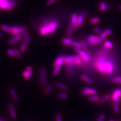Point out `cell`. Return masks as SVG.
I'll return each instance as SVG.
<instances>
[{
    "mask_svg": "<svg viewBox=\"0 0 121 121\" xmlns=\"http://www.w3.org/2000/svg\"><path fill=\"white\" fill-rule=\"evenodd\" d=\"M47 81L46 78V69L45 68L43 67L41 70V83L42 85H45Z\"/></svg>",
    "mask_w": 121,
    "mask_h": 121,
    "instance_id": "11",
    "label": "cell"
},
{
    "mask_svg": "<svg viewBox=\"0 0 121 121\" xmlns=\"http://www.w3.org/2000/svg\"><path fill=\"white\" fill-rule=\"evenodd\" d=\"M117 84H118V85L121 84V78L120 79V80L118 82H117Z\"/></svg>",
    "mask_w": 121,
    "mask_h": 121,
    "instance_id": "47",
    "label": "cell"
},
{
    "mask_svg": "<svg viewBox=\"0 0 121 121\" xmlns=\"http://www.w3.org/2000/svg\"><path fill=\"white\" fill-rule=\"evenodd\" d=\"M112 7V5L110 4H107V9H110Z\"/></svg>",
    "mask_w": 121,
    "mask_h": 121,
    "instance_id": "45",
    "label": "cell"
},
{
    "mask_svg": "<svg viewBox=\"0 0 121 121\" xmlns=\"http://www.w3.org/2000/svg\"><path fill=\"white\" fill-rule=\"evenodd\" d=\"M77 19H78V16L76 13H73L71 16V18L70 22H72L73 24L74 23L77 22Z\"/></svg>",
    "mask_w": 121,
    "mask_h": 121,
    "instance_id": "23",
    "label": "cell"
},
{
    "mask_svg": "<svg viewBox=\"0 0 121 121\" xmlns=\"http://www.w3.org/2000/svg\"><path fill=\"white\" fill-rule=\"evenodd\" d=\"M31 72H32V67L31 66H28L26 67V69L23 71L22 74L23 77L26 79H30L31 76Z\"/></svg>",
    "mask_w": 121,
    "mask_h": 121,
    "instance_id": "9",
    "label": "cell"
},
{
    "mask_svg": "<svg viewBox=\"0 0 121 121\" xmlns=\"http://www.w3.org/2000/svg\"><path fill=\"white\" fill-rule=\"evenodd\" d=\"M0 121H1V120H0Z\"/></svg>",
    "mask_w": 121,
    "mask_h": 121,
    "instance_id": "51",
    "label": "cell"
},
{
    "mask_svg": "<svg viewBox=\"0 0 121 121\" xmlns=\"http://www.w3.org/2000/svg\"><path fill=\"white\" fill-rule=\"evenodd\" d=\"M56 86L60 87V88L64 90H68V87L66 86V85H64L63 83H61L60 82H57L56 84Z\"/></svg>",
    "mask_w": 121,
    "mask_h": 121,
    "instance_id": "24",
    "label": "cell"
},
{
    "mask_svg": "<svg viewBox=\"0 0 121 121\" xmlns=\"http://www.w3.org/2000/svg\"><path fill=\"white\" fill-rule=\"evenodd\" d=\"M105 118V116L104 114H101L99 116L96 121H104Z\"/></svg>",
    "mask_w": 121,
    "mask_h": 121,
    "instance_id": "37",
    "label": "cell"
},
{
    "mask_svg": "<svg viewBox=\"0 0 121 121\" xmlns=\"http://www.w3.org/2000/svg\"><path fill=\"white\" fill-rule=\"evenodd\" d=\"M105 31L106 32V33L108 34V35H111L113 33V31L112 30H111L110 29H106V30H105Z\"/></svg>",
    "mask_w": 121,
    "mask_h": 121,
    "instance_id": "41",
    "label": "cell"
},
{
    "mask_svg": "<svg viewBox=\"0 0 121 121\" xmlns=\"http://www.w3.org/2000/svg\"><path fill=\"white\" fill-rule=\"evenodd\" d=\"M99 8L100 10L101 11H105L106 10L107 8V4L104 1H101L99 4Z\"/></svg>",
    "mask_w": 121,
    "mask_h": 121,
    "instance_id": "18",
    "label": "cell"
},
{
    "mask_svg": "<svg viewBox=\"0 0 121 121\" xmlns=\"http://www.w3.org/2000/svg\"><path fill=\"white\" fill-rule=\"evenodd\" d=\"M73 28L74 27H73V23L71 22H70V24H69V26L68 27L67 32V34L68 36H70L72 34V33L73 30Z\"/></svg>",
    "mask_w": 121,
    "mask_h": 121,
    "instance_id": "19",
    "label": "cell"
},
{
    "mask_svg": "<svg viewBox=\"0 0 121 121\" xmlns=\"http://www.w3.org/2000/svg\"><path fill=\"white\" fill-rule=\"evenodd\" d=\"M114 112H116V113H118L119 112V107L118 104V103H117L116 102H114L112 104Z\"/></svg>",
    "mask_w": 121,
    "mask_h": 121,
    "instance_id": "28",
    "label": "cell"
},
{
    "mask_svg": "<svg viewBox=\"0 0 121 121\" xmlns=\"http://www.w3.org/2000/svg\"><path fill=\"white\" fill-rule=\"evenodd\" d=\"M58 0H56V1H58Z\"/></svg>",
    "mask_w": 121,
    "mask_h": 121,
    "instance_id": "50",
    "label": "cell"
},
{
    "mask_svg": "<svg viewBox=\"0 0 121 121\" xmlns=\"http://www.w3.org/2000/svg\"><path fill=\"white\" fill-rule=\"evenodd\" d=\"M56 121H62L61 116L60 114L58 113L56 115Z\"/></svg>",
    "mask_w": 121,
    "mask_h": 121,
    "instance_id": "42",
    "label": "cell"
},
{
    "mask_svg": "<svg viewBox=\"0 0 121 121\" xmlns=\"http://www.w3.org/2000/svg\"><path fill=\"white\" fill-rule=\"evenodd\" d=\"M109 121H113V120H112V119H111V120H109Z\"/></svg>",
    "mask_w": 121,
    "mask_h": 121,
    "instance_id": "49",
    "label": "cell"
},
{
    "mask_svg": "<svg viewBox=\"0 0 121 121\" xmlns=\"http://www.w3.org/2000/svg\"><path fill=\"white\" fill-rule=\"evenodd\" d=\"M81 56L79 55H74V56H70L65 57L64 62L65 63H72L74 61L80 59Z\"/></svg>",
    "mask_w": 121,
    "mask_h": 121,
    "instance_id": "10",
    "label": "cell"
},
{
    "mask_svg": "<svg viewBox=\"0 0 121 121\" xmlns=\"http://www.w3.org/2000/svg\"><path fill=\"white\" fill-rule=\"evenodd\" d=\"M83 17H82L81 16V15H79L78 16V19H77V22H78V24L79 26H82V22L83 21Z\"/></svg>",
    "mask_w": 121,
    "mask_h": 121,
    "instance_id": "30",
    "label": "cell"
},
{
    "mask_svg": "<svg viewBox=\"0 0 121 121\" xmlns=\"http://www.w3.org/2000/svg\"><path fill=\"white\" fill-rule=\"evenodd\" d=\"M105 71L108 73H112L113 70V66L111 62L109 61L105 62Z\"/></svg>",
    "mask_w": 121,
    "mask_h": 121,
    "instance_id": "12",
    "label": "cell"
},
{
    "mask_svg": "<svg viewBox=\"0 0 121 121\" xmlns=\"http://www.w3.org/2000/svg\"><path fill=\"white\" fill-rule=\"evenodd\" d=\"M71 45H72L75 48H81L82 47V45L80 43H79L78 42H75V41H72L71 43Z\"/></svg>",
    "mask_w": 121,
    "mask_h": 121,
    "instance_id": "31",
    "label": "cell"
},
{
    "mask_svg": "<svg viewBox=\"0 0 121 121\" xmlns=\"http://www.w3.org/2000/svg\"><path fill=\"white\" fill-rule=\"evenodd\" d=\"M52 85L51 84H49L48 85L47 87H46V88L45 89V91H44V93L46 94H48L52 90Z\"/></svg>",
    "mask_w": 121,
    "mask_h": 121,
    "instance_id": "32",
    "label": "cell"
},
{
    "mask_svg": "<svg viewBox=\"0 0 121 121\" xmlns=\"http://www.w3.org/2000/svg\"><path fill=\"white\" fill-rule=\"evenodd\" d=\"M82 93L83 95L87 96L89 95H96L98 92L97 91L94 89L91 88L89 87H86L82 89Z\"/></svg>",
    "mask_w": 121,
    "mask_h": 121,
    "instance_id": "6",
    "label": "cell"
},
{
    "mask_svg": "<svg viewBox=\"0 0 121 121\" xmlns=\"http://www.w3.org/2000/svg\"><path fill=\"white\" fill-rule=\"evenodd\" d=\"M118 9H119V10H121V5H119L118 6Z\"/></svg>",
    "mask_w": 121,
    "mask_h": 121,
    "instance_id": "48",
    "label": "cell"
},
{
    "mask_svg": "<svg viewBox=\"0 0 121 121\" xmlns=\"http://www.w3.org/2000/svg\"><path fill=\"white\" fill-rule=\"evenodd\" d=\"M30 39H31L29 35L26 36V37L25 38L24 40V43L28 45L29 43H30Z\"/></svg>",
    "mask_w": 121,
    "mask_h": 121,
    "instance_id": "34",
    "label": "cell"
},
{
    "mask_svg": "<svg viewBox=\"0 0 121 121\" xmlns=\"http://www.w3.org/2000/svg\"><path fill=\"white\" fill-rule=\"evenodd\" d=\"M58 22L56 19L50 21L45 20L39 29V32L42 35H45L48 34L52 35L58 26Z\"/></svg>",
    "mask_w": 121,
    "mask_h": 121,
    "instance_id": "1",
    "label": "cell"
},
{
    "mask_svg": "<svg viewBox=\"0 0 121 121\" xmlns=\"http://www.w3.org/2000/svg\"><path fill=\"white\" fill-rule=\"evenodd\" d=\"M86 15H87V12L86 11H83L81 13V16L83 18H85L86 17Z\"/></svg>",
    "mask_w": 121,
    "mask_h": 121,
    "instance_id": "43",
    "label": "cell"
},
{
    "mask_svg": "<svg viewBox=\"0 0 121 121\" xmlns=\"http://www.w3.org/2000/svg\"><path fill=\"white\" fill-rule=\"evenodd\" d=\"M74 50L77 52H78V53L79 54V56H81L85 61H86V62L89 61V60H90V58L87 55L86 52H84V51L81 49L80 48H74Z\"/></svg>",
    "mask_w": 121,
    "mask_h": 121,
    "instance_id": "8",
    "label": "cell"
},
{
    "mask_svg": "<svg viewBox=\"0 0 121 121\" xmlns=\"http://www.w3.org/2000/svg\"><path fill=\"white\" fill-rule=\"evenodd\" d=\"M3 35H4L3 33L2 32H0V38H1V37H3Z\"/></svg>",
    "mask_w": 121,
    "mask_h": 121,
    "instance_id": "46",
    "label": "cell"
},
{
    "mask_svg": "<svg viewBox=\"0 0 121 121\" xmlns=\"http://www.w3.org/2000/svg\"><path fill=\"white\" fill-rule=\"evenodd\" d=\"M65 58V56H58L54 61L53 64L54 69L53 71V74L54 75H57L59 73L61 66L63 64V62H64Z\"/></svg>",
    "mask_w": 121,
    "mask_h": 121,
    "instance_id": "2",
    "label": "cell"
},
{
    "mask_svg": "<svg viewBox=\"0 0 121 121\" xmlns=\"http://www.w3.org/2000/svg\"><path fill=\"white\" fill-rule=\"evenodd\" d=\"M100 22V19L98 17H93L90 20V22L92 24H96Z\"/></svg>",
    "mask_w": 121,
    "mask_h": 121,
    "instance_id": "29",
    "label": "cell"
},
{
    "mask_svg": "<svg viewBox=\"0 0 121 121\" xmlns=\"http://www.w3.org/2000/svg\"><path fill=\"white\" fill-rule=\"evenodd\" d=\"M110 95L108 94L104 95L103 97H102L101 99H99V103L100 104L104 103V102H105L106 100L109 99L110 98Z\"/></svg>",
    "mask_w": 121,
    "mask_h": 121,
    "instance_id": "20",
    "label": "cell"
},
{
    "mask_svg": "<svg viewBox=\"0 0 121 121\" xmlns=\"http://www.w3.org/2000/svg\"><path fill=\"white\" fill-rule=\"evenodd\" d=\"M104 47L107 49L112 48L113 47V45L111 42L110 41H106L104 43Z\"/></svg>",
    "mask_w": 121,
    "mask_h": 121,
    "instance_id": "21",
    "label": "cell"
},
{
    "mask_svg": "<svg viewBox=\"0 0 121 121\" xmlns=\"http://www.w3.org/2000/svg\"><path fill=\"white\" fill-rule=\"evenodd\" d=\"M0 28L2 30H4V31L11 34L12 32V28L10 26H8L5 24H1L0 26Z\"/></svg>",
    "mask_w": 121,
    "mask_h": 121,
    "instance_id": "14",
    "label": "cell"
},
{
    "mask_svg": "<svg viewBox=\"0 0 121 121\" xmlns=\"http://www.w3.org/2000/svg\"><path fill=\"white\" fill-rule=\"evenodd\" d=\"M107 35H108V34L106 33V32L105 31L103 32H102V33L100 35L99 37L98 43L100 44V43H101L104 39L107 37Z\"/></svg>",
    "mask_w": 121,
    "mask_h": 121,
    "instance_id": "17",
    "label": "cell"
},
{
    "mask_svg": "<svg viewBox=\"0 0 121 121\" xmlns=\"http://www.w3.org/2000/svg\"><path fill=\"white\" fill-rule=\"evenodd\" d=\"M80 43L81 44L82 47L83 48V49H84V50H86V51L87 50V46L86 43L82 40L81 41Z\"/></svg>",
    "mask_w": 121,
    "mask_h": 121,
    "instance_id": "36",
    "label": "cell"
},
{
    "mask_svg": "<svg viewBox=\"0 0 121 121\" xmlns=\"http://www.w3.org/2000/svg\"><path fill=\"white\" fill-rule=\"evenodd\" d=\"M28 35H29L28 32H27L26 31L23 32L22 33L18 34L17 35H15L13 38L9 39L8 41V43L10 45L13 44L14 43H16L18 41H19L22 38H25Z\"/></svg>",
    "mask_w": 121,
    "mask_h": 121,
    "instance_id": "3",
    "label": "cell"
},
{
    "mask_svg": "<svg viewBox=\"0 0 121 121\" xmlns=\"http://www.w3.org/2000/svg\"><path fill=\"white\" fill-rule=\"evenodd\" d=\"M121 88H118L113 91L112 95V99L114 102L119 103L121 101Z\"/></svg>",
    "mask_w": 121,
    "mask_h": 121,
    "instance_id": "5",
    "label": "cell"
},
{
    "mask_svg": "<svg viewBox=\"0 0 121 121\" xmlns=\"http://www.w3.org/2000/svg\"><path fill=\"white\" fill-rule=\"evenodd\" d=\"M94 30L97 33L100 34V35H101L102 33V31L101 30V29H100L99 28H98V27H95L94 28Z\"/></svg>",
    "mask_w": 121,
    "mask_h": 121,
    "instance_id": "40",
    "label": "cell"
},
{
    "mask_svg": "<svg viewBox=\"0 0 121 121\" xmlns=\"http://www.w3.org/2000/svg\"><path fill=\"white\" fill-rule=\"evenodd\" d=\"M86 54H87V55L89 57V58H90V59H91V52H90L89 51H88V50H86Z\"/></svg>",
    "mask_w": 121,
    "mask_h": 121,
    "instance_id": "44",
    "label": "cell"
},
{
    "mask_svg": "<svg viewBox=\"0 0 121 121\" xmlns=\"http://www.w3.org/2000/svg\"><path fill=\"white\" fill-rule=\"evenodd\" d=\"M7 54L9 55L10 56H12L13 57H16V54H15V53L13 49H8L7 50Z\"/></svg>",
    "mask_w": 121,
    "mask_h": 121,
    "instance_id": "26",
    "label": "cell"
},
{
    "mask_svg": "<svg viewBox=\"0 0 121 121\" xmlns=\"http://www.w3.org/2000/svg\"><path fill=\"white\" fill-rule=\"evenodd\" d=\"M58 96L59 98H61V99H66L68 97V94H66V93H59Z\"/></svg>",
    "mask_w": 121,
    "mask_h": 121,
    "instance_id": "33",
    "label": "cell"
},
{
    "mask_svg": "<svg viewBox=\"0 0 121 121\" xmlns=\"http://www.w3.org/2000/svg\"><path fill=\"white\" fill-rule=\"evenodd\" d=\"M62 42L64 44V46H66L67 45L71 44L72 41L71 38L69 37L68 38H63L62 39Z\"/></svg>",
    "mask_w": 121,
    "mask_h": 121,
    "instance_id": "16",
    "label": "cell"
},
{
    "mask_svg": "<svg viewBox=\"0 0 121 121\" xmlns=\"http://www.w3.org/2000/svg\"><path fill=\"white\" fill-rule=\"evenodd\" d=\"M99 37L95 35H90L87 39V43L91 45H95L98 43Z\"/></svg>",
    "mask_w": 121,
    "mask_h": 121,
    "instance_id": "7",
    "label": "cell"
},
{
    "mask_svg": "<svg viewBox=\"0 0 121 121\" xmlns=\"http://www.w3.org/2000/svg\"><path fill=\"white\" fill-rule=\"evenodd\" d=\"M9 91L13 99L16 101H18L19 100V98L18 96L17 95V93L15 89L13 87H11L9 88Z\"/></svg>",
    "mask_w": 121,
    "mask_h": 121,
    "instance_id": "13",
    "label": "cell"
},
{
    "mask_svg": "<svg viewBox=\"0 0 121 121\" xmlns=\"http://www.w3.org/2000/svg\"><path fill=\"white\" fill-rule=\"evenodd\" d=\"M12 32L11 34L14 36L17 35L23 32H24L27 30V27L26 26H20L17 25H14L13 26H12Z\"/></svg>",
    "mask_w": 121,
    "mask_h": 121,
    "instance_id": "4",
    "label": "cell"
},
{
    "mask_svg": "<svg viewBox=\"0 0 121 121\" xmlns=\"http://www.w3.org/2000/svg\"></svg>",
    "mask_w": 121,
    "mask_h": 121,
    "instance_id": "52",
    "label": "cell"
},
{
    "mask_svg": "<svg viewBox=\"0 0 121 121\" xmlns=\"http://www.w3.org/2000/svg\"><path fill=\"white\" fill-rule=\"evenodd\" d=\"M121 78V76H117V77H115V78H114L112 79V82L114 83H117V82L120 80V79Z\"/></svg>",
    "mask_w": 121,
    "mask_h": 121,
    "instance_id": "38",
    "label": "cell"
},
{
    "mask_svg": "<svg viewBox=\"0 0 121 121\" xmlns=\"http://www.w3.org/2000/svg\"><path fill=\"white\" fill-rule=\"evenodd\" d=\"M9 108L10 109V112L11 115L12 116V117L13 118H16L17 117V114L15 112V108H14V106L13 105V104L12 103H10L9 104Z\"/></svg>",
    "mask_w": 121,
    "mask_h": 121,
    "instance_id": "15",
    "label": "cell"
},
{
    "mask_svg": "<svg viewBox=\"0 0 121 121\" xmlns=\"http://www.w3.org/2000/svg\"><path fill=\"white\" fill-rule=\"evenodd\" d=\"M81 78L84 81H85L86 82H88L89 83H92V80L91 79V78L87 77L85 75H82Z\"/></svg>",
    "mask_w": 121,
    "mask_h": 121,
    "instance_id": "27",
    "label": "cell"
},
{
    "mask_svg": "<svg viewBox=\"0 0 121 121\" xmlns=\"http://www.w3.org/2000/svg\"><path fill=\"white\" fill-rule=\"evenodd\" d=\"M15 53V54H16V56L17 57V58L19 59H22V58H23V56H22V54L21 53V52H20V51L17 49V48H13V49Z\"/></svg>",
    "mask_w": 121,
    "mask_h": 121,
    "instance_id": "22",
    "label": "cell"
},
{
    "mask_svg": "<svg viewBox=\"0 0 121 121\" xmlns=\"http://www.w3.org/2000/svg\"><path fill=\"white\" fill-rule=\"evenodd\" d=\"M28 45L23 43L20 47V50L22 52H25L26 51Z\"/></svg>",
    "mask_w": 121,
    "mask_h": 121,
    "instance_id": "35",
    "label": "cell"
},
{
    "mask_svg": "<svg viewBox=\"0 0 121 121\" xmlns=\"http://www.w3.org/2000/svg\"><path fill=\"white\" fill-rule=\"evenodd\" d=\"M89 100L91 101H97L99 100V96L98 95H91L89 97Z\"/></svg>",
    "mask_w": 121,
    "mask_h": 121,
    "instance_id": "25",
    "label": "cell"
},
{
    "mask_svg": "<svg viewBox=\"0 0 121 121\" xmlns=\"http://www.w3.org/2000/svg\"><path fill=\"white\" fill-rule=\"evenodd\" d=\"M56 1H57L56 0H48L46 2V4L48 5H50L55 3Z\"/></svg>",
    "mask_w": 121,
    "mask_h": 121,
    "instance_id": "39",
    "label": "cell"
}]
</instances>
